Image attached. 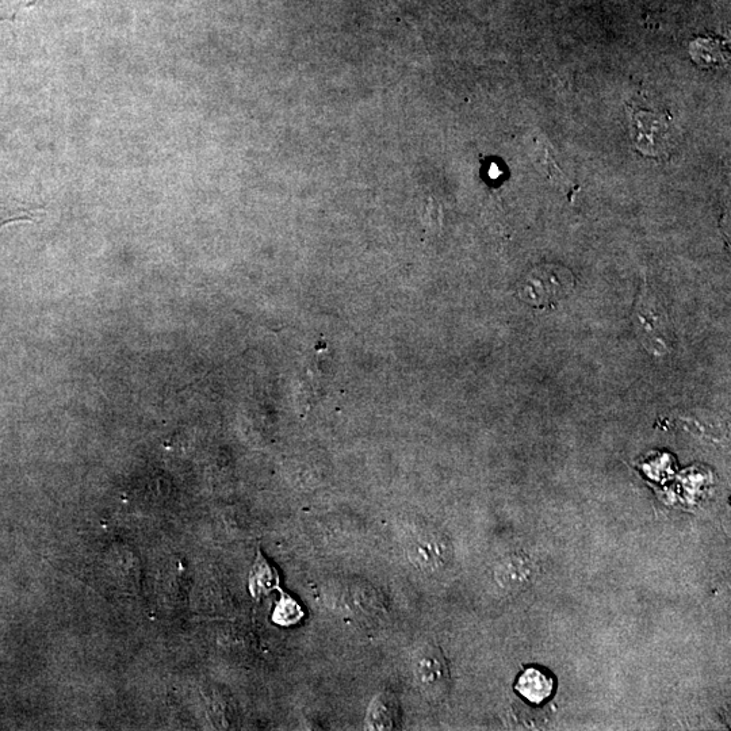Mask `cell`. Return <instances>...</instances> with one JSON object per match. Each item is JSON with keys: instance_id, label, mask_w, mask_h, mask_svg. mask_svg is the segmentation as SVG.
Here are the masks:
<instances>
[{"instance_id": "cell-1", "label": "cell", "mask_w": 731, "mask_h": 731, "mask_svg": "<svg viewBox=\"0 0 731 731\" xmlns=\"http://www.w3.org/2000/svg\"><path fill=\"white\" fill-rule=\"evenodd\" d=\"M574 289L573 274L566 267L543 264L527 274L519 285V297L534 308H551Z\"/></svg>"}, {"instance_id": "cell-2", "label": "cell", "mask_w": 731, "mask_h": 731, "mask_svg": "<svg viewBox=\"0 0 731 731\" xmlns=\"http://www.w3.org/2000/svg\"><path fill=\"white\" fill-rule=\"evenodd\" d=\"M415 675L426 694L431 696L445 694L447 684H449V673H447L446 662L438 649L427 646L417 652Z\"/></svg>"}, {"instance_id": "cell-3", "label": "cell", "mask_w": 731, "mask_h": 731, "mask_svg": "<svg viewBox=\"0 0 731 731\" xmlns=\"http://www.w3.org/2000/svg\"><path fill=\"white\" fill-rule=\"evenodd\" d=\"M635 141L638 149L648 155L657 156L671 143V126L653 114L638 112L634 114Z\"/></svg>"}, {"instance_id": "cell-4", "label": "cell", "mask_w": 731, "mask_h": 731, "mask_svg": "<svg viewBox=\"0 0 731 731\" xmlns=\"http://www.w3.org/2000/svg\"><path fill=\"white\" fill-rule=\"evenodd\" d=\"M516 690L524 696L528 702L541 704L553 694V677L542 672L541 669L530 668L519 677Z\"/></svg>"}, {"instance_id": "cell-5", "label": "cell", "mask_w": 731, "mask_h": 731, "mask_svg": "<svg viewBox=\"0 0 731 731\" xmlns=\"http://www.w3.org/2000/svg\"><path fill=\"white\" fill-rule=\"evenodd\" d=\"M400 718L398 706L393 698L388 695L378 696L371 704L369 711V725L371 729L392 730L396 729Z\"/></svg>"}, {"instance_id": "cell-6", "label": "cell", "mask_w": 731, "mask_h": 731, "mask_svg": "<svg viewBox=\"0 0 731 731\" xmlns=\"http://www.w3.org/2000/svg\"><path fill=\"white\" fill-rule=\"evenodd\" d=\"M275 581L277 580H275L274 574H271L270 566L267 565V562L259 554L250 580L252 593L255 596H260L264 592L271 591L274 588Z\"/></svg>"}, {"instance_id": "cell-7", "label": "cell", "mask_w": 731, "mask_h": 731, "mask_svg": "<svg viewBox=\"0 0 731 731\" xmlns=\"http://www.w3.org/2000/svg\"><path fill=\"white\" fill-rule=\"evenodd\" d=\"M411 551L413 560L423 566H427V568H432V566L442 560L440 546L435 541H431V539H420L419 543H416V546Z\"/></svg>"}, {"instance_id": "cell-8", "label": "cell", "mask_w": 731, "mask_h": 731, "mask_svg": "<svg viewBox=\"0 0 731 731\" xmlns=\"http://www.w3.org/2000/svg\"><path fill=\"white\" fill-rule=\"evenodd\" d=\"M34 2L36 0H0V21L14 18L19 10Z\"/></svg>"}, {"instance_id": "cell-9", "label": "cell", "mask_w": 731, "mask_h": 731, "mask_svg": "<svg viewBox=\"0 0 731 731\" xmlns=\"http://www.w3.org/2000/svg\"><path fill=\"white\" fill-rule=\"evenodd\" d=\"M422 220L424 227L431 229V231L440 227V209L435 199H428L426 206H424Z\"/></svg>"}]
</instances>
